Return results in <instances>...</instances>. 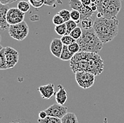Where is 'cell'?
Masks as SVG:
<instances>
[{"label": "cell", "mask_w": 124, "mask_h": 123, "mask_svg": "<svg viewBox=\"0 0 124 123\" xmlns=\"http://www.w3.org/2000/svg\"><path fill=\"white\" fill-rule=\"evenodd\" d=\"M70 67L74 74L86 71L98 76L104 71V63L98 53L80 51L74 54L70 60Z\"/></svg>", "instance_id": "6da1fadb"}, {"label": "cell", "mask_w": 124, "mask_h": 123, "mask_svg": "<svg viewBox=\"0 0 124 123\" xmlns=\"http://www.w3.org/2000/svg\"><path fill=\"white\" fill-rule=\"evenodd\" d=\"M118 20L116 18L97 17L93 28L98 38L105 44L112 41L116 38L118 33Z\"/></svg>", "instance_id": "7a4b0ae2"}, {"label": "cell", "mask_w": 124, "mask_h": 123, "mask_svg": "<svg viewBox=\"0 0 124 123\" xmlns=\"http://www.w3.org/2000/svg\"><path fill=\"white\" fill-rule=\"evenodd\" d=\"M80 47V51L99 53L104 43L97 35L94 28L83 29L81 37L76 40Z\"/></svg>", "instance_id": "3957f363"}, {"label": "cell", "mask_w": 124, "mask_h": 123, "mask_svg": "<svg viewBox=\"0 0 124 123\" xmlns=\"http://www.w3.org/2000/svg\"><path fill=\"white\" fill-rule=\"evenodd\" d=\"M98 15L108 18H116L121 9V0H97Z\"/></svg>", "instance_id": "277c9868"}, {"label": "cell", "mask_w": 124, "mask_h": 123, "mask_svg": "<svg viewBox=\"0 0 124 123\" xmlns=\"http://www.w3.org/2000/svg\"><path fill=\"white\" fill-rule=\"evenodd\" d=\"M8 34L14 40L22 41L26 38L29 34V26L24 21L15 25H10Z\"/></svg>", "instance_id": "5b68a950"}, {"label": "cell", "mask_w": 124, "mask_h": 123, "mask_svg": "<svg viewBox=\"0 0 124 123\" xmlns=\"http://www.w3.org/2000/svg\"><path fill=\"white\" fill-rule=\"evenodd\" d=\"M95 77L96 76L94 74L90 72L78 71L75 73V77L77 84L80 88L83 89H87L93 86L94 84Z\"/></svg>", "instance_id": "8992f818"}, {"label": "cell", "mask_w": 124, "mask_h": 123, "mask_svg": "<svg viewBox=\"0 0 124 123\" xmlns=\"http://www.w3.org/2000/svg\"><path fill=\"white\" fill-rule=\"evenodd\" d=\"M69 6L72 9L77 10L80 13L81 20L87 17H90L94 14V11L90 7L83 5L80 0H69Z\"/></svg>", "instance_id": "52a82bcc"}, {"label": "cell", "mask_w": 124, "mask_h": 123, "mask_svg": "<svg viewBox=\"0 0 124 123\" xmlns=\"http://www.w3.org/2000/svg\"><path fill=\"white\" fill-rule=\"evenodd\" d=\"M25 13L18 8L8 9L7 14V20L9 25H15L24 21Z\"/></svg>", "instance_id": "ba28073f"}, {"label": "cell", "mask_w": 124, "mask_h": 123, "mask_svg": "<svg viewBox=\"0 0 124 123\" xmlns=\"http://www.w3.org/2000/svg\"><path fill=\"white\" fill-rule=\"evenodd\" d=\"M5 55L8 69L14 68L19 60V53L11 47H5Z\"/></svg>", "instance_id": "9c48e42d"}, {"label": "cell", "mask_w": 124, "mask_h": 123, "mask_svg": "<svg viewBox=\"0 0 124 123\" xmlns=\"http://www.w3.org/2000/svg\"><path fill=\"white\" fill-rule=\"evenodd\" d=\"M45 111L46 112L47 115L56 117L62 119L68 113V108L67 107H65L63 105H61L56 103L46 108Z\"/></svg>", "instance_id": "30bf717a"}, {"label": "cell", "mask_w": 124, "mask_h": 123, "mask_svg": "<svg viewBox=\"0 0 124 123\" xmlns=\"http://www.w3.org/2000/svg\"><path fill=\"white\" fill-rule=\"evenodd\" d=\"M38 91L42 98L43 99H50L54 95H55L54 85L53 84L44 85L39 86Z\"/></svg>", "instance_id": "8fae6325"}, {"label": "cell", "mask_w": 124, "mask_h": 123, "mask_svg": "<svg viewBox=\"0 0 124 123\" xmlns=\"http://www.w3.org/2000/svg\"><path fill=\"white\" fill-rule=\"evenodd\" d=\"M63 47V44L62 40L59 38H54L52 40L50 44V51L51 53L57 58H59L62 54V50Z\"/></svg>", "instance_id": "7c38bea8"}, {"label": "cell", "mask_w": 124, "mask_h": 123, "mask_svg": "<svg viewBox=\"0 0 124 123\" xmlns=\"http://www.w3.org/2000/svg\"><path fill=\"white\" fill-rule=\"evenodd\" d=\"M8 10V7L7 5L2 4L0 6V29L3 31L8 29L10 26L7 20Z\"/></svg>", "instance_id": "4fadbf2b"}, {"label": "cell", "mask_w": 124, "mask_h": 123, "mask_svg": "<svg viewBox=\"0 0 124 123\" xmlns=\"http://www.w3.org/2000/svg\"><path fill=\"white\" fill-rule=\"evenodd\" d=\"M58 87H59V90L55 93V100L57 103L61 104V105H64L68 98L66 90L61 84H59Z\"/></svg>", "instance_id": "5bb4252c"}, {"label": "cell", "mask_w": 124, "mask_h": 123, "mask_svg": "<svg viewBox=\"0 0 124 123\" xmlns=\"http://www.w3.org/2000/svg\"><path fill=\"white\" fill-rule=\"evenodd\" d=\"M73 55L74 54L69 50L68 46L63 45V47L62 54H61L59 59L62 60V61H70L71 60V58L73 57Z\"/></svg>", "instance_id": "9a60e30c"}, {"label": "cell", "mask_w": 124, "mask_h": 123, "mask_svg": "<svg viewBox=\"0 0 124 123\" xmlns=\"http://www.w3.org/2000/svg\"><path fill=\"white\" fill-rule=\"evenodd\" d=\"M62 123H78L77 116L73 113H67L62 118Z\"/></svg>", "instance_id": "2e32d148"}, {"label": "cell", "mask_w": 124, "mask_h": 123, "mask_svg": "<svg viewBox=\"0 0 124 123\" xmlns=\"http://www.w3.org/2000/svg\"><path fill=\"white\" fill-rule=\"evenodd\" d=\"M5 69H8V67L5 55V47H3L0 50V70Z\"/></svg>", "instance_id": "e0dca14e"}, {"label": "cell", "mask_w": 124, "mask_h": 123, "mask_svg": "<svg viewBox=\"0 0 124 123\" xmlns=\"http://www.w3.org/2000/svg\"><path fill=\"white\" fill-rule=\"evenodd\" d=\"M39 123H62V119L56 117L47 115L44 119H39L38 118Z\"/></svg>", "instance_id": "ac0fdd59"}, {"label": "cell", "mask_w": 124, "mask_h": 123, "mask_svg": "<svg viewBox=\"0 0 124 123\" xmlns=\"http://www.w3.org/2000/svg\"><path fill=\"white\" fill-rule=\"evenodd\" d=\"M80 22H81L83 29H90V28H93V26H94V22L93 21V18H92V16L85 18L84 19L81 20Z\"/></svg>", "instance_id": "d6986e66"}, {"label": "cell", "mask_w": 124, "mask_h": 123, "mask_svg": "<svg viewBox=\"0 0 124 123\" xmlns=\"http://www.w3.org/2000/svg\"><path fill=\"white\" fill-rule=\"evenodd\" d=\"M17 8L23 13H26L31 9V4L28 1H20L17 4Z\"/></svg>", "instance_id": "ffe728a7"}, {"label": "cell", "mask_w": 124, "mask_h": 123, "mask_svg": "<svg viewBox=\"0 0 124 123\" xmlns=\"http://www.w3.org/2000/svg\"><path fill=\"white\" fill-rule=\"evenodd\" d=\"M54 31L56 33L60 36H63L66 34L67 30H66V23H62L60 25H56L54 27Z\"/></svg>", "instance_id": "44dd1931"}, {"label": "cell", "mask_w": 124, "mask_h": 123, "mask_svg": "<svg viewBox=\"0 0 124 123\" xmlns=\"http://www.w3.org/2000/svg\"><path fill=\"white\" fill-rule=\"evenodd\" d=\"M70 19L79 23L81 21V14L80 13L75 9H72L70 11Z\"/></svg>", "instance_id": "7402d4cb"}, {"label": "cell", "mask_w": 124, "mask_h": 123, "mask_svg": "<svg viewBox=\"0 0 124 123\" xmlns=\"http://www.w3.org/2000/svg\"><path fill=\"white\" fill-rule=\"evenodd\" d=\"M61 40H62L63 44L64 45H67V46L69 45L70 44H71L72 43L76 41V40L73 38L70 34H66V35L62 36Z\"/></svg>", "instance_id": "603a6c76"}, {"label": "cell", "mask_w": 124, "mask_h": 123, "mask_svg": "<svg viewBox=\"0 0 124 123\" xmlns=\"http://www.w3.org/2000/svg\"><path fill=\"white\" fill-rule=\"evenodd\" d=\"M82 34H83V29L80 27H78V26H77L76 28H74L70 33V35L76 40H77L78 39L80 38L81 37Z\"/></svg>", "instance_id": "cb8c5ba5"}, {"label": "cell", "mask_w": 124, "mask_h": 123, "mask_svg": "<svg viewBox=\"0 0 124 123\" xmlns=\"http://www.w3.org/2000/svg\"><path fill=\"white\" fill-rule=\"evenodd\" d=\"M68 48L73 54L80 52V47L77 41H75V42L72 43L71 44H70L69 45H68Z\"/></svg>", "instance_id": "d4e9b609"}, {"label": "cell", "mask_w": 124, "mask_h": 123, "mask_svg": "<svg viewBox=\"0 0 124 123\" xmlns=\"http://www.w3.org/2000/svg\"><path fill=\"white\" fill-rule=\"evenodd\" d=\"M65 23H66V30H67L66 34H70V32L78 26V23L76 21L71 20V19H70V20H69L68 21H66Z\"/></svg>", "instance_id": "484cf974"}, {"label": "cell", "mask_w": 124, "mask_h": 123, "mask_svg": "<svg viewBox=\"0 0 124 123\" xmlns=\"http://www.w3.org/2000/svg\"><path fill=\"white\" fill-rule=\"evenodd\" d=\"M57 14L62 16V18L64 20L65 22L68 21L70 19V11L67 9H62L61 11H59Z\"/></svg>", "instance_id": "4316f807"}, {"label": "cell", "mask_w": 124, "mask_h": 123, "mask_svg": "<svg viewBox=\"0 0 124 123\" xmlns=\"http://www.w3.org/2000/svg\"><path fill=\"white\" fill-rule=\"evenodd\" d=\"M28 1L34 8H40L45 4V0H28Z\"/></svg>", "instance_id": "83f0119b"}, {"label": "cell", "mask_w": 124, "mask_h": 123, "mask_svg": "<svg viewBox=\"0 0 124 123\" xmlns=\"http://www.w3.org/2000/svg\"><path fill=\"white\" fill-rule=\"evenodd\" d=\"M52 23H54L55 26H56V25H60V24L65 23V21L62 18L61 16L58 14H55L54 16V17L52 18Z\"/></svg>", "instance_id": "f1b7e54d"}, {"label": "cell", "mask_w": 124, "mask_h": 123, "mask_svg": "<svg viewBox=\"0 0 124 123\" xmlns=\"http://www.w3.org/2000/svg\"><path fill=\"white\" fill-rule=\"evenodd\" d=\"M57 0H45V4L49 7H55L56 4Z\"/></svg>", "instance_id": "f546056e"}, {"label": "cell", "mask_w": 124, "mask_h": 123, "mask_svg": "<svg viewBox=\"0 0 124 123\" xmlns=\"http://www.w3.org/2000/svg\"><path fill=\"white\" fill-rule=\"evenodd\" d=\"M46 116H47V114H46V112L45 110H42L39 113V119H44Z\"/></svg>", "instance_id": "4dcf8cb0"}, {"label": "cell", "mask_w": 124, "mask_h": 123, "mask_svg": "<svg viewBox=\"0 0 124 123\" xmlns=\"http://www.w3.org/2000/svg\"><path fill=\"white\" fill-rule=\"evenodd\" d=\"M16 1L17 0H0L1 4H5V5H7V4H12V3Z\"/></svg>", "instance_id": "1f68e13d"}, {"label": "cell", "mask_w": 124, "mask_h": 123, "mask_svg": "<svg viewBox=\"0 0 124 123\" xmlns=\"http://www.w3.org/2000/svg\"><path fill=\"white\" fill-rule=\"evenodd\" d=\"M90 7L92 9V10H93L94 12L96 11H97V7L96 2H92V3L90 4Z\"/></svg>", "instance_id": "d6a6232c"}, {"label": "cell", "mask_w": 124, "mask_h": 123, "mask_svg": "<svg viewBox=\"0 0 124 123\" xmlns=\"http://www.w3.org/2000/svg\"><path fill=\"white\" fill-rule=\"evenodd\" d=\"M80 1L85 6H90L92 3V0H80Z\"/></svg>", "instance_id": "836d02e7"}, {"label": "cell", "mask_w": 124, "mask_h": 123, "mask_svg": "<svg viewBox=\"0 0 124 123\" xmlns=\"http://www.w3.org/2000/svg\"><path fill=\"white\" fill-rule=\"evenodd\" d=\"M11 123H28V122H26V121H23V122H20V121H16V122H13Z\"/></svg>", "instance_id": "e575fe53"}, {"label": "cell", "mask_w": 124, "mask_h": 123, "mask_svg": "<svg viewBox=\"0 0 124 123\" xmlns=\"http://www.w3.org/2000/svg\"><path fill=\"white\" fill-rule=\"evenodd\" d=\"M2 48H3V46H2V45H0V50H1V49H2Z\"/></svg>", "instance_id": "d590c367"}, {"label": "cell", "mask_w": 124, "mask_h": 123, "mask_svg": "<svg viewBox=\"0 0 124 123\" xmlns=\"http://www.w3.org/2000/svg\"><path fill=\"white\" fill-rule=\"evenodd\" d=\"M97 0H92V2H96Z\"/></svg>", "instance_id": "8d00e7d4"}, {"label": "cell", "mask_w": 124, "mask_h": 123, "mask_svg": "<svg viewBox=\"0 0 124 123\" xmlns=\"http://www.w3.org/2000/svg\"><path fill=\"white\" fill-rule=\"evenodd\" d=\"M2 4H1V2L0 1V6H1V5H2Z\"/></svg>", "instance_id": "74e56055"}, {"label": "cell", "mask_w": 124, "mask_h": 123, "mask_svg": "<svg viewBox=\"0 0 124 123\" xmlns=\"http://www.w3.org/2000/svg\"><path fill=\"white\" fill-rule=\"evenodd\" d=\"M20 1H28V0H20Z\"/></svg>", "instance_id": "f35d334b"}, {"label": "cell", "mask_w": 124, "mask_h": 123, "mask_svg": "<svg viewBox=\"0 0 124 123\" xmlns=\"http://www.w3.org/2000/svg\"><path fill=\"white\" fill-rule=\"evenodd\" d=\"M1 35H0V42H1Z\"/></svg>", "instance_id": "ab89813d"}]
</instances>
